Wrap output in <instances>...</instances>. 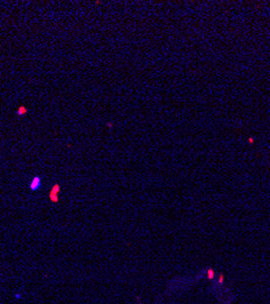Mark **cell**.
Here are the masks:
<instances>
[{
    "mask_svg": "<svg viewBox=\"0 0 270 304\" xmlns=\"http://www.w3.org/2000/svg\"><path fill=\"white\" fill-rule=\"evenodd\" d=\"M58 192H60V185L58 184H55L49 194V198L52 203L58 202Z\"/></svg>",
    "mask_w": 270,
    "mask_h": 304,
    "instance_id": "6da1fadb",
    "label": "cell"
},
{
    "mask_svg": "<svg viewBox=\"0 0 270 304\" xmlns=\"http://www.w3.org/2000/svg\"><path fill=\"white\" fill-rule=\"evenodd\" d=\"M40 186H42V179L39 177H34L32 179L30 184H29L30 190H32V191H35V190H38Z\"/></svg>",
    "mask_w": 270,
    "mask_h": 304,
    "instance_id": "7a4b0ae2",
    "label": "cell"
},
{
    "mask_svg": "<svg viewBox=\"0 0 270 304\" xmlns=\"http://www.w3.org/2000/svg\"><path fill=\"white\" fill-rule=\"evenodd\" d=\"M17 116H23V114H26L27 113V108H26L25 106H21L18 110H17Z\"/></svg>",
    "mask_w": 270,
    "mask_h": 304,
    "instance_id": "3957f363",
    "label": "cell"
}]
</instances>
